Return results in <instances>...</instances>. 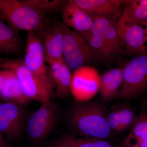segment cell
Instances as JSON below:
<instances>
[{
  "mask_svg": "<svg viewBox=\"0 0 147 147\" xmlns=\"http://www.w3.org/2000/svg\"><path fill=\"white\" fill-rule=\"evenodd\" d=\"M0 60H1V59H0Z\"/></svg>",
  "mask_w": 147,
  "mask_h": 147,
  "instance_id": "cell-35",
  "label": "cell"
},
{
  "mask_svg": "<svg viewBox=\"0 0 147 147\" xmlns=\"http://www.w3.org/2000/svg\"><path fill=\"white\" fill-rule=\"evenodd\" d=\"M23 48V40L18 32L0 18V54L19 55Z\"/></svg>",
  "mask_w": 147,
  "mask_h": 147,
  "instance_id": "cell-17",
  "label": "cell"
},
{
  "mask_svg": "<svg viewBox=\"0 0 147 147\" xmlns=\"http://www.w3.org/2000/svg\"><path fill=\"white\" fill-rule=\"evenodd\" d=\"M122 69L123 80L119 98H134L147 92V51L134 54Z\"/></svg>",
  "mask_w": 147,
  "mask_h": 147,
  "instance_id": "cell-3",
  "label": "cell"
},
{
  "mask_svg": "<svg viewBox=\"0 0 147 147\" xmlns=\"http://www.w3.org/2000/svg\"><path fill=\"white\" fill-rule=\"evenodd\" d=\"M81 34L87 40L98 60L107 62L114 57V55L105 42L102 36H93L86 32Z\"/></svg>",
  "mask_w": 147,
  "mask_h": 147,
  "instance_id": "cell-20",
  "label": "cell"
},
{
  "mask_svg": "<svg viewBox=\"0 0 147 147\" xmlns=\"http://www.w3.org/2000/svg\"><path fill=\"white\" fill-rule=\"evenodd\" d=\"M146 114L147 115V112H146Z\"/></svg>",
  "mask_w": 147,
  "mask_h": 147,
  "instance_id": "cell-34",
  "label": "cell"
},
{
  "mask_svg": "<svg viewBox=\"0 0 147 147\" xmlns=\"http://www.w3.org/2000/svg\"><path fill=\"white\" fill-rule=\"evenodd\" d=\"M107 119L112 134L119 133L120 121L118 104L112 106L107 111Z\"/></svg>",
  "mask_w": 147,
  "mask_h": 147,
  "instance_id": "cell-26",
  "label": "cell"
},
{
  "mask_svg": "<svg viewBox=\"0 0 147 147\" xmlns=\"http://www.w3.org/2000/svg\"><path fill=\"white\" fill-rule=\"evenodd\" d=\"M57 147V146H54V145H53L52 144H50V145H49V146H48V147Z\"/></svg>",
  "mask_w": 147,
  "mask_h": 147,
  "instance_id": "cell-30",
  "label": "cell"
},
{
  "mask_svg": "<svg viewBox=\"0 0 147 147\" xmlns=\"http://www.w3.org/2000/svg\"><path fill=\"white\" fill-rule=\"evenodd\" d=\"M146 104L147 107V98L146 100Z\"/></svg>",
  "mask_w": 147,
  "mask_h": 147,
  "instance_id": "cell-33",
  "label": "cell"
},
{
  "mask_svg": "<svg viewBox=\"0 0 147 147\" xmlns=\"http://www.w3.org/2000/svg\"><path fill=\"white\" fill-rule=\"evenodd\" d=\"M123 80L121 68L112 69L100 74L99 92L101 98L110 101L118 98Z\"/></svg>",
  "mask_w": 147,
  "mask_h": 147,
  "instance_id": "cell-15",
  "label": "cell"
},
{
  "mask_svg": "<svg viewBox=\"0 0 147 147\" xmlns=\"http://www.w3.org/2000/svg\"><path fill=\"white\" fill-rule=\"evenodd\" d=\"M24 3L46 16L58 13L63 9L67 1L65 0H23Z\"/></svg>",
  "mask_w": 147,
  "mask_h": 147,
  "instance_id": "cell-21",
  "label": "cell"
},
{
  "mask_svg": "<svg viewBox=\"0 0 147 147\" xmlns=\"http://www.w3.org/2000/svg\"><path fill=\"white\" fill-rule=\"evenodd\" d=\"M92 16L93 17V23L91 28L88 31L86 32L91 35H103L113 24L117 22L100 16Z\"/></svg>",
  "mask_w": 147,
  "mask_h": 147,
  "instance_id": "cell-25",
  "label": "cell"
},
{
  "mask_svg": "<svg viewBox=\"0 0 147 147\" xmlns=\"http://www.w3.org/2000/svg\"><path fill=\"white\" fill-rule=\"evenodd\" d=\"M117 22L113 24L102 35L105 42L114 56L125 53L117 32Z\"/></svg>",
  "mask_w": 147,
  "mask_h": 147,
  "instance_id": "cell-24",
  "label": "cell"
},
{
  "mask_svg": "<svg viewBox=\"0 0 147 147\" xmlns=\"http://www.w3.org/2000/svg\"><path fill=\"white\" fill-rule=\"evenodd\" d=\"M59 113V107L52 100L41 104L27 122V131L29 137L35 142L45 139L55 127Z\"/></svg>",
  "mask_w": 147,
  "mask_h": 147,
  "instance_id": "cell-7",
  "label": "cell"
},
{
  "mask_svg": "<svg viewBox=\"0 0 147 147\" xmlns=\"http://www.w3.org/2000/svg\"><path fill=\"white\" fill-rule=\"evenodd\" d=\"M116 26L125 53L135 54L146 50V34L144 28L134 21L124 9L117 21Z\"/></svg>",
  "mask_w": 147,
  "mask_h": 147,
  "instance_id": "cell-8",
  "label": "cell"
},
{
  "mask_svg": "<svg viewBox=\"0 0 147 147\" xmlns=\"http://www.w3.org/2000/svg\"><path fill=\"white\" fill-rule=\"evenodd\" d=\"M49 65L48 73L56 94L61 99L68 97L71 94L70 69L64 59L53 61Z\"/></svg>",
  "mask_w": 147,
  "mask_h": 147,
  "instance_id": "cell-14",
  "label": "cell"
},
{
  "mask_svg": "<svg viewBox=\"0 0 147 147\" xmlns=\"http://www.w3.org/2000/svg\"><path fill=\"white\" fill-rule=\"evenodd\" d=\"M144 30L145 34H146V42L147 40V20L142 22L140 24Z\"/></svg>",
  "mask_w": 147,
  "mask_h": 147,
  "instance_id": "cell-28",
  "label": "cell"
},
{
  "mask_svg": "<svg viewBox=\"0 0 147 147\" xmlns=\"http://www.w3.org/2000/svg\"><path fill=\"white\" fill-rule=\"evenodd\" d=\"M27 41L24 60L25 65L52 93L55 94L48 67L45 65V52L41 43L33 32H28Z\"/></svg>",
  "mask_w": 147,
  "mask_h": 147,
  "instance_id": "cell-9",
  "label": "cell"
},
{
  "mask_svg": "<svg viewBox=\"0 0 147 147\" xmlns=\"http://www.w3.org/2000/svg\"><path fill=\"white\" fill-rule=\"evenodd\" d=\"M63 23L67 27L80 33L88 31L91 28L93 17L80 7L74 0L67 1L62 11Z\"/></svg>",
  "mask_w": 147,
  "mask_h": 147,
  "instance_id": "cell-13",
  "label": "cell"
},
{
  "mask_svg": "<svg viewBox=\"0 0 147 147\" xmlns=\"http://www.w3.org/2000/svg\"><path fill=\"white\" fill-rule=\"evenodd\" d=\"M67 28L63 23L47 18L43 25L34 32L42 45L48 64L63 59V46Z\"/></svg>",
  "mask_w": 147,
  "mask_h": 147,
  "instance_id": "cell-6",
  "label": "cell"
},
{
  "mask_svg": "<svg viewBox=\"0 0 147 147\" xmlns=\"http://www.w3.org/2000/svg\"><path fill=\"white\" fill-rule=\"evenodd\" d=\"M100 84V74L97 69L91 66H84L72 74L71 94L77 102H86L99 91Z\"/></svg>",
  "mask_w": 147,
  "mask_h": 147,
  "instance_id": "cell-10",
  "label": "cell"
},
{
  "mask_svg": "<svg viewBox=\"0 0 147 147\" xmlns=\"http://www.w3.org/2000/svg\"><path fill=\"white\" fill-rule=\"evenodd\" d=\"M4 144H4L3 142L2 134L0 133V147H3Z\"/></svg>",
  "mask_w": 147,
  "mask_h": 147,
  "instance_id": "cell-29",
  "label": "cell"
},
{
  "mask_svg": "<svg viewBox=\"0 0 147 147\" xmlns=\"http://www.w3.org/2000/svg\"><path fill=\"white\" fill-rule=\"evenodd\" d=\"M118 105L120 125L119 133L131 128L137 116L132 107L125 103H119Z\"/></svg>",
  "mask_w": 147,
  "mask_h": 147,
  "instance_id": "cell-23",
  "label": "cell"
},
{
  "mask_svg": "<svg viewBox=\"0 0 147 147\" xmlns=\"http://www.w3.org/2000/svg\"><path fill=\"white\" fill-rule=\"evenodd\" d=\"M63 55L66 63L74 70L98 60L84 36L69 28L64 38Z\"/></svg>",
  "mask_w": 147,
  "mask_h": 147,
  "instance_id": "cell-5",
  "label": "cell"
},
{
  "mask_svg": "<svg viewBox=\"0 0 147 147\" xmlns=\"http://www.w3.org/2000/svg\"><path fill=\"white\" fill-rule=\"evenodd\" d=\"M5 79L0 97L6 102H13L22 106L26 105L30 99L24 94L14 71L6 69Z\"/></svg>",
  "mask_w": 147,
  "mask_h": 147,
  "instance_id": "cell-16",
  "label": "cell"
},
{
  "mask_svg": "<svg viewBox=\"0 0 147 147\" xmlns=\"http://www.w3.org/2000/svg\"><path fill=\"white\" fill-rule=\"evenodd\" d=\"M3 147H9V146H6V145H5V144H4V145Z\"/></svg>",
  "mask_w": 147,
  "mask_h": 147,
  "instance_id": "cell-32",
  "label": "cell"
},
{
  "mask_svg": "<svg viewBox=\"0 0 147 147\" xmlns=\"http://www.w3.org/2000/svg\"><path fill=\"white\" fill-rule=\"evenodd\" d=\"M51 144L57 147H117L105 139L63 136Z\"/></svg>",
  "mask_w": 147,
  "mask_h": 147,
  "instance_id": "cell-19",
  "label": "cell"
},
{
  "mask_svg": "<svg viewBox=\"0 0 147 147\" xmlns=\"http://www.w3.org/2000/svg\"><path fill=\"white\" fill-rule=\"evenodd\" d=\"M0 18L17 32H34L47 18L23 0H0Z\"/></svg>",
  "mask_w": 147,
  "mask_h": 147,
  "instance_id": "cell-2",
  "label": "cell"
},
{
  "mask_svg": "<svg viewBox=\"0 0 147 147\" xmlns=\"http://www.w3.org/2000/svg\"><path fill=\"white\" fill-rule=\"evenodd\" d=\"M76 4L90 15L117 21L125 5L129 1L74 0Z\"/></svg>",
  "mask_w": 147,
  "mask_h": 147,
  "instance_id": "cell-12",
  "label": "cell"
},
{
  "mask_svg": "<svg viewBox=\"0 0 147 147\" xmlns=\"http://www.w3.org/2000/svg\"><path fill=\"white\" fill-rule=\"evenodd\" d=\"M122 147H147V115L142 110L123 139Z\"/></svg>",
  "mask_w": 147,
  "mask_h": 147,
  "instance_id": "cell-18",
  "label": "cell"
},
{
  "mask_svg": "<svg viewBox=\"0 0 147 147\" xmlns=\"http://www.w3.org/2000/svg\"><path fill=\"white\" fill-rule=\"evenodd\" d=\"M107 111L96 102H78L69 111V124L79 135L106 140L113 135L107 121Z\"/></svg>",
  "mask_w": 147,
  "mask_h": 147,
  "instance_id": "cell-1",
  "label": "cell"
},
{
  "mask_svg": "<svg viewBox=\"0 0 147 147\" xmlns=\"http://www.w3.org/2000/svg\"><path fill=\"white\" fill-rule=\"evenodd\" d=\"M5 69L0 71V93L1 91L5 79Z\"/></svg>",
  "mask_w": 147,
  "mask_h": 147,
  "instance_id": "cell-27",
  "label": "cell"
},
{
  "mask_svg": "<svg viewBox=\"0 0 147 147\" xmlns=\"http://www.w3.org/2000/svg\"><path fill=\"white\" fill-rule=\"evenodd\" d=\"M0 67L14 71L21 88L30 100L42 104L51 100L54 95L27 68L24 60L18 59H1Z\"/></svg>",
  "mask_w": 147,
  "mask_h": 147,
  "instance_id": "cell-4",
  "label": "cell"
},
{
  "mask_svg": "<svg viewBox=\"0 0 147 147\" xmlns=\"http://www.w3.org/2000/svg\"><path fill=\"white\" fill-rule=\"evenodd\" d=\"M147 43V41H146V43ZM146 51H147V45H146Z\"/></svg>",
  "mask_w": 147,
  "mask_h": 147,
  "instance_id": "cell-31",
  "label": "cell"
},
{
  "mask_svg": "<svg viewBox=\"0 0 147 147\" xmlns=\"http://www.w3.org/2000/svg\"><path fill=\"white\" fill-rule=\"evenodd\" d=\"M26 118L25 110L21 106L11 102L0 103V133L9 139L20 137Z\"/></svg>",
  "mask_w": 147,
  "mask_h": 147,
  "instance_id": "cell-11",
  "label": "cell"
},
{
  "mask_svg": "<svg viewBox=\"0 0 147 147\" xmlns=\"http://www.w3.org/2000/svg\"><path fill=\"white\" fill-rule=\"evenodd\" d=\"M123 9L137 23L147 20V0L129 1Z\"/></svg>",
  "mask_w": 147,
  "mask_h": 147,
  "instance_id": "cell-22",
  "label": "cell"
}]
</instances>
